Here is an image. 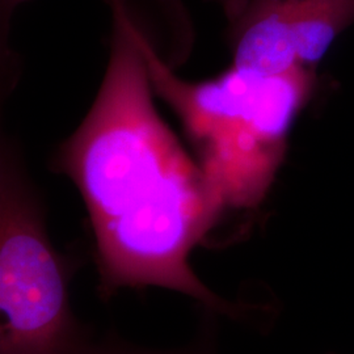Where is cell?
<instances>
[{
  "mask_svg": "<svg viewBox=\"0 0 354 354\" xmlns=\"http://www.w3.org/2000/svg\"><path fill=\"white\" fill-rule=\"evenodd\" d=\"M111 59L97 97L61 147L96 238L102 290L159 286L235 315L189 266L192 250L223 212L152 102L145 53L152 0H105Z\"/></svg>",
  "mask_w": 354,
  "mask_h": 354,
  "instance_id": "cell-1",
  "label": "cell"
},
{
  "mask_svg": "<svg viewBox=\"0 0 354 354\" xmlns=\"http://www.w3.org/2000/svg\"><path fill=\"white\" fill-rule=\"evenodd\" d=\"M71 354H181V353H160V352H151L136 349L125 344L118 342H91L86 337H83L77 344L75 349Z\"/></svg>",
  "mask_w": 354,
  "mask_h": 354,
  "instance_id": "cell-4",
  "label": "cell"
},
{
  "mask_svg": "<svg viewBox=\"0 0 354 354\" xmlns=\"http://www.w3.org/2000/svg\"><path fill=\"white\" fill-rule=\"evenodd\" d=\"M207 1H214L218 6H221L230 26L236 23L241 19L251 3V0H207Z\"/></svg>",
  "mask_w": 354,
  "mask_h": 354,
  "instance_id": "cell-5",
  "label": "cell"
},
{
  "mask_svg": "<svg viewBox=\"0 0 354 354\" xmlns=\"http://www.w3.org/2000/svg\"><path fill=\"white\" fill-rule=\"evenodd\" d=\"M153 92L174 109L194 143L198 165L225 209L263 201L283 160L288 136L314 89L311 70L266 76L231 66L214 79L189 83L145 42Z\"/></svg>",
  "mask_w": 354,
  "mask_h": 354,
  "instance_id": "cell-2",
  "label": "cell"
},
{
  "mask_svg": "<svg viewBox=\"0 0 354 354\" xmlns=\"http://www.w3.org/2000/svg\"><path fill=\"white\" fill-rule=\"evenodd\" d=\"M0 354H71L83 339L37 198L10 151L0 174Z\"/></svg>",
  "mask_w": 354,
  "mask_h": 354,
  "instance_id": "cell-3",
  "label": "cell"
}]
</instances>
